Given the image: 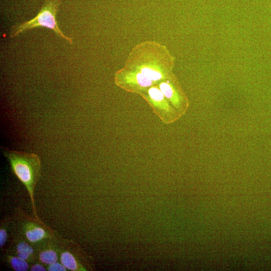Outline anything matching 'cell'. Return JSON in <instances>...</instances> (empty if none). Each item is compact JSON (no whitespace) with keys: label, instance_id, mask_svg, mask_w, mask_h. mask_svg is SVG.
I'll use <instances>...</instances> for the list:
<instances>
[{"label":"cell","instance_id":"obj_6","mask_svg":"<svg viewBox=\"0 0 271 271\" xmlns=\"http://www.w3.org/2000/svg\"><path fill=\"white\" fill-rule=\"evenodd\" d=\"M159 89L171 104L182 116L189 106L187 97L173 73L169 77L157 84Z\"/></svg>","mask_w":271,"mask_h":271},{"label":"cell","instance_id":"obj_5","mask_svg":"<svg viewBox=\"0 0 271 271\" xmlns=\"http://www.w3.org/2000/svg\"><path fill=\"white\" fill-rule=\"evenodd\" d=\"M114 81L121 89L139 95L155 84L141 72L124 67L115 72Z\"/></svg>","mask_w":271,"mask_h":271},{"label":"cell","instance_id":"obj_2","mask_svg":"<svg viewBox=\"0 0 271 271\" xmlns=\"http://www.w3.org/2000/svg\"><path fill=\"white\" fill-rule=\"evenodd\" d=\"M2 149L14 174L27 189L35 210L33 193L41 169L39 157L35 154L16 151L6 148H2Z\"/></svg>","mask_w":271,"mask_h":271},{"label":"cell","instance_id":"obj_12","mask_svg":"<svg viewBox=\"0 0 271 271\" xmlns=\"http://www.w3.org/2000/svg\"><path fill=\"white\" fill-rule=\"evenodd\" d=\"M67 268L61 263L55 262L49 264L48 270L49 271H65Z\"/></svg>","mask_w":271,"mask_h":271},{"label":"cell","instance_id":"obj_1","mask_svg":"<svg viewBox=\"0 0 271 271\" xmlns=\"http://www.w3.org/2000/svg\"><path fill=\"white\" fill-rule=\"evenodd\" d=\"M175 62V57L165 45L146 41L132 47L124 67L141 72L157 84L173 73Z\"/></svg>","mask_w":271,"mask_h":271},{"label":"cell","instance_id":"obj_11","mask_svg":"<svg viewBox=\"0 0 271 271\" xmlns=\"http://www.w3.org/2000/svg\"><path fill=\"white\" fill-rule=\"evenodd\" d=\"M10 262L12 268L16 271H26L29 268V264L26 260L19 256H11Z\"/></svg>","mask_w":271,"mask_h":271},{"label":"cell","instance_id":"obj_4","mask_svg":"<svg viewBox=\"0 0 271 271\" xmlns=\"http://www.w3.org/2000/svg\"><path fill=\"white\" fill-rule=\"evenodd\" d=\"M140 95L149 104L153 112L164 123H172L182 116L166 98L157 84L151 86Z\"/></svg>","mask_w":271,"mask_h":271},{"label":"cell","instance_id":"obj_13","mask_svg":"<svg viewBox=\"0 0 271 271\" xmlns=\"http://www.w3.org/2000/svg\"><path fill=\"white\" fill-rule=\"evenodd\" d=\"M7 239V232L5 229L1 228L0 229V246L3 247Z\"/></svg>","mask_w":271,"mask_h":271},{"label":"cell","instance_id":"obj_8","mask_svg":"<svg viewBox=\"0 0 271 271\" xmlns=\"http://www.w3.org/2000/svg\"><path fill=\"white\" fill-rule=\"evenodd\" d=\"M61 263L68 269L79 270V264L75 257L70 252L66 251L60 254Z\"/></svg>","mask_w":271,"mask_h":271},{"label":"cell","instance_id":"obj_14","mask_svg":"<svg viewBox=\"0 0 271 271\" xmlns=\"http://www.w3.org/2000/svg\"><path fill=\"white\" fill-rule=\"evenodd\" d=\"M31 271H45L46 268L40 264H35L31 267Z\"/></svg>","mask_w":271,"mask_h":271},{"label":"cell","instance_id":"obj_7","mask_svg":"<svg viewBox=\"0 0 271 271\" xmlns=\"http://www.w3.org/2000/svg\"><path fill=\"white\" fill-rule=\"evenodd\" d=\"M25 234L27 239L32 243L38 242L49 236L45 228L36 225L28 226Z\"/></svg>","mask_w":271,"mask_h":271},{"label":"cell","instance_id":"obj_15","mask_svg":"<svg viewBox=\"0 0 271 271\" xmlns=\"http://www.w3.org/2000/svg\"><path fill=\"white\" fill-rule=\"evenodd\" d=\"M30 1H35V0H30Z\"/></svg>","mask_w":271,"mask_h":271},{"label":"cell","instance_id":"obj_10","mask_svg":"<svg viewBox=\"0 0 271 271\" xmlns=\"http://www.w3.org/2000/svg\"><path fill=\"white\" fill-rule=\"evenodd\" d=\"M39 258L42 262L49 265L57 261L58 255L54 250L49 249L41 251Z\"/></svg>","mask_w":271,"mask_h":271},{"label":"cell","instance_id":"obj_9","mask_svg":"<svg viewBox=\"0 0 271 271\" xmlns=\"http://www.w3.org/2000/svg\"><path fill=\"white\" fill-rule=\"evenodd\" d=\"M16 252L18 256L27 260L34 254V250L28 243L22 241L17 245Z\"/></svg>","mask_w":271,"mask_h":271},{"label":"cell","instance_id":"obj_3","mask_svg":"<svg viewBox=\"0 0 271 271\" xmlns=\"http://www.w3.org/2000/svg\"><path fill=\"white\" fill-rule=\"evenodd\" d=\"M62 0H44L38 14L29 21L13 25L9 31V37L14 39L27 31L36 28L50 29L59 37L66 40L70 44L73 43L72 39L65 36L57 23L56 15L62 4Z\"/></svg>","mask_w":271,"mask_h":271}]
</instances>
